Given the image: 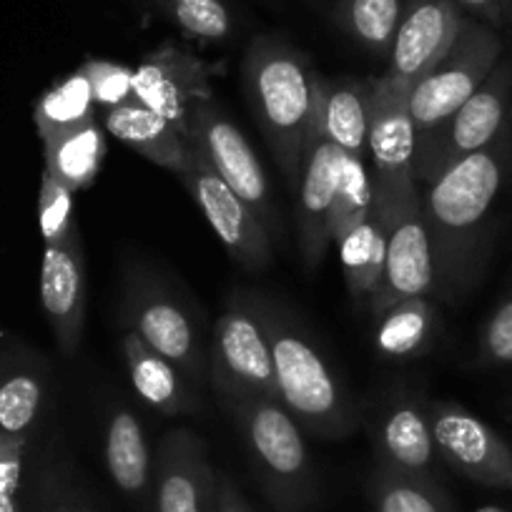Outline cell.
I'll return each mask as SVG.
<instances>
[{
    "label": "cell",
    "mask_w": 512,
    "mask_h": 512,
    "mask_svg": "<svg viewBox=\"0 0 512 512\" xmlns=\"http://www.w3.org/2000/svg\"><path fill=\"white\" fill-rule=\"evenodd\" d=\"M435 289V256H432L430 234H427L420 196H417L407 204L392 206L382 279L367 307L377 319L395 304L412 297H430Z\"/></svg>",
    "instance_id": "obj_14"
},
{
    "label": "cell",
    "mask_w": 512,
    "mask_h": 512,
    "mask_svg": "<svg viewBox=\"0 0 512 512\" xmlns=\"http://www.w3.org/2000/svg\"><path fill=\"white\" fill-rule=\"evenodd\" d=\"M344 174V154L327 134L314 108L307 144H304L302 174L297 186V241L299 256L312 274L327 256L332 236H329V216L337 201L339 184Z\"/></svg>",
    "instance_id": "obj_12"
},
{
    "label": "cell",
    "mask_w": 512,
    "mask_h": 512,
    "mask_svg": "<svg viewBox=\"0 0 512 512\" xmlns=\"http://www.w3.org/2000/svg\"><path fill=\"white\" fill-rule=\"evenodd\" d=\"M209 377L226 402L244 397L279 400L272 349L256 297H231L211 339Z\"/></svg>",
    "instance_id": "obj_6"
},
{
    "label": "cell",
    "mask_w": 512,
    "mask_h": 512,
    "mask_svg": "<svg viewBox=\"0 0 512 512\" xmlns=\"http://www.w3.org/2000/svg\"><path fill=\"white\" fill-rule=\"evenodd\" d=\"M502 58V38L477 18H465L447 56L410 91L417 134L430 131L457 111L485 83Z\"/></svg>",
    "instance_id": "obj_9"
},
{
    "label": "cell",
    "mask_w": 512,
    "mask_h": 512,
    "mask_svg": "<svg viewBox=\"0 0 512 512\" xmlns=\"http://www.w3.org/2000/svg\"><path fill=\"white\" fill-rule=\"evenodd\" d=\"M477 512H502V510H497V507H482V510H477Z\"/></svg>",
    "instance_id": "obj_41"
},
{
    "label": "cell",
    "mask_w": 512,
    "mask_h": 512,
    "mask_svg": "<svg viewBox=\"0 0 512 512\" xmlns=\"http://www.w3.org/2000/svg\"><path fill=\"white\" fill-rule=\"evenodd\" d=\"M241 81L284 181L297 191L319 73L312 71L307 56L287 38L279 33H259L244 53Z\"/></svg>",
    "instance_id": "obj_2"
},
{
    "label": "cell",
    "mask_w": 512,
    "mask_h": 512,
    "mask_svg": "<svg viewBox=\"0 0 512 512\" xmlns=\"http://www.w3.org/2000/svg\"><path fill=\"white\" fill-rule=\"evenodd\" d=\"M254 475L277 512H307L317 500L312 460L299 422L274 397L226 402Z\"/></svg>",
    "instance_id": "obj_4"
},
{
    "label": "cell",
    "mask_w": 512,
    "mask_h": 512,
    "mask_svg": "<svg viewBox=\"0 0 512 512\" xmlns=\"http://www.w3.org/2000/svg\"><path fill=\"white\" fill-rule=\"evenodd\" d=\"M179 179L184 181L194 204L206 216L209 226L236 264L256 272L272 262V234L267 226L194 149H191L189 171Z\"/></svg>",
    "instance_id": "obj_13"
},
{
    "label": "cell",
    "mask_w": 512,
    "mask_h": 512,
    "mask_svg": "<svg viewBox=\"0 0 512 512\" xmlns=\"http://www.w3.org/2000/svg\"><path fill=\"white\" fill-rule=\"evenodd\" d=\"M510 174L512 121L490 146L457 161L420 194L440 294L465 292L480 274L492 209Z\"/></svg>",
    "instance_id": "obj_1"
},
{
    "label": "cell",
    "mask_w": 512,
    "mask_h": 512,
    "mask_svg": "<svg viewBox=\"0 0 512 512\" xmlns=\"http://www.w3.org/2000/svg\"><path fill=\"white\" fill-rule=\"evenodd\" d=\"M43 405V382L33 372H13L0 382V432L8 437L26 435L38 420Z\"/></svg>",
    "instance_id": "obj_32"
},
{
    "label": "cell",
    "mask_w": 512,
    "mask_h": 512,
    "mask_svg": "<svg viewBox=\"0 0 512 512\" xmlns=\"http://www.w3.org/2000/svg\"><path fill=\"white\" fill-rule=\"evenodd\" d=\"M156 512H214L216 472L209 452L196 432H169L156 452L154 470Z\"/></svg>",
    "instance_id": "obj_17"
},
{
    "label": "cell",
    "mask_w": 512,
    "mask_h": 512,
    "mask_svg": "<svg viewBox=\"0 0 512 512\" xmlns=\"http://www.w3.org/2000/svg\"><path fill=\"white\" fill-rule=\"evenodd\" d=\"M437 329V309L427 297H412L377 317L374 352L382 359H412L432 342Z\"/></svg>",
    "instance_id": "obj_26"
},
{
    "label": "cell",
    "mask_w": 512,
    "mask_h": 512,
    "mask_svg": "<svg viewBox=\"0 0 512 512\" xmlns=\"http://www.w3.org/2000/svg\"><path fill=\"white\" fill-rule=\"evenodd\" d=\"M38 226L46 246H66L78 239L76 214H73V191L43 171L41 194H38Z\"/></svg>",
    "instance_id": "obj_33"
},
{
    "label": "cell",
    "mask_w": 512,
    "mask_h": 512,
    "mask_svg": "<svg viewBox=\"0 0 512 512\" xmlns=\"http://www.w3.org/2000/svg\"><path fill=\"white\" fill-rule=\"evenodd\" d=\"M211 68L191 48L161 43L134 71L136 101L149 106L186 139L189 118L199 103L211 101Z\"/></svg>",
    "instance_id": "obj_15"
},
{
    "label": "cell",
    "mask_w": 512,
    "mask_h": 512,
    "mask_svg": "<svg viewBox=\"0 0 512 512\" xmlns=\"http://www.w3.org/2000/svg\"><path fill=\"white\" fill-rule=\"evenodd\" d=\"M146 3L169 18L179 31L199 41H229L236 31V18L226 0H146Z\"/></svg>",
    "instance_id": "obj_30"
},
{
    "label": "cell",
    "mask_w": 512,
    "mask_h": 512,
    "mask_svg": "<svg viewBox=\"0 0 512 512\" xmlns=\"http://www.w3.org/2000/svg\"><path fill=\"white\" fill-rule=\"evenodd\" d=\"M374 447L377 465L402 475L435 480L432 467L437 460V445L427 405L417 397H397L384 407L374 427Z\"/></svg>",
    "instance_id": "obj_19"
},
{
    "label": "cell",
    "mask_w": 512,
    "mask_h": 512,
    "mask_svg": "<svg viewBox=\"0 0 512 512\" xmlns=\"http://www.w3.org/2000/svg\"><path fill=\"white\" fill-rule=\"evenodd\" d=\"M477 364L480 367H510L512 364V289L492 309L482 327Z\"/></svg>",
    "instance_id": "obj_35"
},
{
    "label": "cell",
    "mask_w": 512,
    "mask_h": 512,
    "mask_svg": "<svg viewBox=\"0 0 512 512\" xmlns=\"http://www.w3.org/2000/svg\"><path fill=\"white\" fill-rule=\"evenodd\" d=\"M317 116L324 134L352 159H367L369 111H372V78L369 81H317Z\"/></svg>",
    "instance_id": "obj_21"
},
{
    "label": "cell",
    "mask_w": 512,
    "mask_h": 512,
    "mask_svg": "<svg viewBox=\"0 0 512 512\" xmlns=\"http://www.w3.org/2000/svg\"><path fill=\"white\" fill-rule=\"evenodd\" d=\"M0 512H18L16 492H3V490H0Z\"/></svg>",
    "instance_id": "obj_39"
},
{
    "label": "cell",
    "mask_w": 512,
    "mask_h": 512,
    "mask_svg": "<svg viewBox=\"0 0 512 512\" xmlns=\"http://www.w3.org/2000/svg\"><path fill=\"white\" fill-rule=\"evenodd\" d=\"M407 0H337L334 26L377 58H390Z\"/></svg>",
    "instance_id": "obj_27"
},
{
    "label": "cell",
    "mask_w": 512,
    "mask_h": 512,
    "mask_svg": "<svg viewBox=\"0 0 512 512\" xmlns=\"http://www.w3.org/2000/svg\"><path fill=\"white\" fill-rule=\"evenodd\" d=\"M23 465V440L21 437H8L0 432V490L16 492L21 482Z\"/></svg>",
    "instance_id": "obj_36"
},
{
    "label": "cell",
    "mask_w": 512,
    "mask_h": 512,
    "mask_svg": "<svg viewBox=\"0 0 512 512\" xmlns=\"http://www.w3.org/2000/svg\"><path fill=\"white\" fill-rule=\"evenodd\" d=\"M214 512H254L241 495L239 487L234 485L229 475L216 477V510Z\"/></svg>",
    "instance_id": "obj_38"
},
{
    "label": "cell",
    "mask_w": 512,
    "mask_h": 512,
    "mask_svg": "<svg viewBox=\"0 0 512 512\" xmlns=\"http://www.w3.org/2000/svg\"><path fill=\"white\" fill-rule=\"evenodd\" d=\"M410 86L387 76L372 78L367 151L374 166V206H400L420 196L415 179L417 128Z\"/></svg>",
    "instance_id": "obj_8"
},
{
    "label": "cell",
    "mask_w": 512,
    "mask_h": 512,
    "mask_svg": "<svg viewBox=\"0 0 512 512\" xmlns=\"http://www.w3.org/2000/svg\"><path fill=\"white\" fill-rule=\"evenodd\" d=\"M43 154L46 174L76 194L96 181L106 156V136L98 121H88L43 139Z\"/></svg>",
    "instance_id": "obj_25"
},
{
    "label": "cell",
    "mask_w": 512,
    "mask_h": 512,
    "mask_svg": "<svg viewBox=\"0 0 512 512\" xmlns=\"http://www.w3.org/2000/svg\"><path fill=\"white\" fill-rule=\"evenodd\" d=\"M392 206H374L362 224L354 226L342 241H339V256H342L344 282H347L349 297L362 307L369 304L384 269V254H387V236H390Z\"/></svg>",
    "instance_id": "obj_23"
},
{
    "label": "cell",
    "mask_w": 512,
    "mask_h": 512,
    "mask_svg": "<svg viewBox=\"0 0 512 512\" xmlns=\"http://www.w3.org/2000/svg\"><path fill=\"white\" fill-rule=\"evenodd\" d=\"M186 141L224 179V184L262 219L269 234H279L282 224H279L277 206H274L262 161L244 131L221 111L216 98L194 108Z\"/></svg>",
    "instance_id": "obj_10"
},
{
    "label": "cell",
    "mask_w": 512,
    "mask_h": 512,
    "mask_svg": "<svg viewBox=\"0 0 512 512\" xmlns=\"http://www.w3.org/2000/svg\"><path fill=\"white\" fill-rule=\"evenodd\" d=\"M103 455H106L108 475L118 490L136 500L146 497L154 480L151 450L139 417L126 407H118L108 417Z\"/></svg>",
    "instance_id": "obj_24"
},
{
    "label": "cell",
    "mask_w": 512,
    "mask_h": 512,
    "mask_svg": "<svg viewBox=\"0 0 512 512\" xmlns=\"http://www.w3.org/2000/svg\"><path fill=\"white\" fill-rule=\"evenodd\" d=\"M33 121H36L41 141L68 131V128L96 121V103H93L91 83H88L86 73L78 68L76 73L48 88L33 108Z\"/></svg>",
    "instance_id": "obj_28"
},
{
    "label": "cell",
    "mask_w": 512,
    "mask_h": 512,
    "mask_svg": "<svg viewBox=\"0 0 512 512\" xmlns=\"http://www.w3.org/2000/svg\"><path fill=\"white\" fill-rule=\"evenodd\" d=\"M460 8H467L472 16H477V21L487 23L490 28L500 31L507 28L505 8H502V0H455Z\"/></svg>",
    "instance_id": "obj_37"
},
{
    "label": "cell",
    "mask_w": 512,
    "mask_h": 512,
    "mask_svg": "<svg viewBox=\"0 0 512 512\" xmlns=\"http://www.w3.org/2000/svg\"><path fill=\"white\" fill-rule=\"evenodd\" d=\"M465 23L455 0H407L384 76L417 86L452 48Z\"/></svg>",
    "instance_id": "obj_16"
},
{
    "label": "cell",
    "mask_w": 512,
    "mask_h": 512,
    "mask_svg": "<svg viewBox=\"0 0 512 512\" xmlns=\"http://www.w3.org/2000/svg\"><path fill=\"white\" fill-rule=\"evenodd\" d=\"M123 322L154 352L169 359L189 382L201 384L209 374L201 332L189 309L156 277L131 269L123 287Z\"/></svg>",
    "instance_id": "obj_7"
},
{
    "label": "cell",
    "mask_w": 512,
    "mask_h": 512,
    "mask_svg": "<svg viewBox=\"0 0 512 512\" xmlns=\"http://www.w3.org/2000/svg\"><path fill=\"white\" fill-rule=\"evenodd\" d=\"M279 402L289 415L322 440H342L354 430V410L342 382L317 344L277 307L259 299Z\"/></svg>",
    "instance_id": "obj_3"
},
{
    "label": "cell",
    "mask_w": 512,
    "mask_h": 512,
    "mask_svg": "<svg viewBox=\"0 0 512 512\" xmlns=\"http://www.w3.org/2000/svg\"><path fill=\"white\" fill-rule=\"evenodd\" d=\"M41 302L58 349L73 357L81 347L86 324V269L81 241L46 246L41 264Z\"/></svg>",
    "instance_id": "obj_18"
},
{
    "label": "cell",
    "mask_w": 512,
    "mask_h": 512,
    "mask_svg": "<svg viewBox=\"0 0 512 512\" xmlns=\"http://www.w3.org/2000/svg\"><path fill=\"white\" fill-rule=\"evenodd\" d=\"M437 455L467 480L512 492V447L485 420L457 402H430Z\"/></svg>",
    "instance_id": "obj_11"
},
{
    "label": "cell",
    "mask_w": 512,
    "mask_h": 512,
    "mask_svg": "<svg viewBox=\"0 0 512 512\" xmlns=\"http://www.w3.org/2000/svg\"><path fill=\"white\" fill-rule=\"evenodd\" d=\"M86 73L88 83H91L93 103L106 111L123 106L128 101H136L134 93V68L123 66V63L101 61V58H91L81 66Z\"/></svg>",
    "instance_id": "obj_34"
},
{
    "label": "cell",
    "mask_w": 512,
    "mask_h": 512,
    "mask_svg": "<svg viewBox=\"0 0 512 512\" xmlns=\"http://www.w3.org/2000/svg\"><path fill=\"white\" fill-rule=\"evenodd\" d=\"M510 405H512V402H510ZM507 420H510V422H512V410H510V417H507Z\"/></svg>",
    "instance_id": "obj_43"
},
{
    "label": "cell",
    "mask_w": 512,
    "mask_h": 512,
    "mask_svg": "<svg viewBox=\"0 0 512 512\" xmlns=\"http://www.w3.org/2000/svg\"><path fill=\"white\" fill-rule=\"evenodd\" d=\"M106 131L121 144L134 149L151 164L184 176L191 166L189 141L176 131L174 123L166 121L141 101H128L123 106L106 111Z\"/></svg>",
    "instance_id": "obj_20"
},
{
    "label": "cell",
    "mask_w": 512,
    "mask_h": 512,
    "mask_svg": "<svg viewBox=\"0 0 512 512\" xmlns=\"http://www.w3.org/2000/svg\"><path fill=\"white\" fill-rule=\"evenodd\" d=\"M374 209V181L369 176L364 159H352L344 154V174L339 184L337 201L329 216V236L342 241L357 224H362Z\"/></svg>",
    "instance_id": "obj_31"
},
{
    "label": "cell",
    "mask_w": 512,
    "mask_h": 512,
    "mask_svg": "<svg viewBox=\"0 0 512 512\" xmlns=\"http://www.w3.org/2000/svg\"><path fill=\"white\" fill-rule=\"evenodd\" d=\"M123 357L131 384L146 405L169 417L199 410V400L189 390V379L136 332H126L123 337Z\"/></svg>",
    "instance_id": "obj_22"
},
{
    "label": "cell",
    "mask_w": 512,
    "mask_h": 512,
    "mask_svg": "<svg viewBox=\"0 0 512 512\" xmlns=\"http://www.w3.org/2000/svg\"><path fill=\"white\" fill-rule=\"evenodd\" d=\"M68 512H88V510H68Z\"/></svg>",
    "instance_id": "obj_42"
},
{
    "label": "cell",
    "mask_w": 512,
    "mask_h": 512,
    "mask_svg": "<svg viewBox=\"0 0 512 512\" xmlns=\"http://www.w3.org/2000/svg\"><path fill=\"white\" fill-rule=\"evenodd\" d=\"M502 8H505L507 28H510V31H512V0H502Z\"/></svg>",
    "instance_id": "obj_40"
},
{
    "label": "cell",
    "mask_w": 512,
    "mask_h": 512,
    "mask_svg": "<svg viewBox=\"0 0 512 512\" xmlns=\"http://www.w3.org/2000/svg\"><path fill=\"white\" fill-rule=\"evenodd\" d=\"M369 500L374 512H452L437 480L402 475L382 465L369 480Z\"/></svg>",
    "instance_id": "obj_29"
},
{
    "label": "cell",
    "mask_w": 512,
    "mask_h": 512,
    "mask_svg": "<svg viewBox=\"0 0 512 512\" xmlns=\"http://www.w3.org/2000/svg\"><path fill=\"white\" fill-rule=\"evenodd\" d=\"M512 121V61L500 58L480 88L452 116L417 134L415 179L432 184L465 156L490 146Z\"/></svg>",
    "instance_id": "obj_5"
}]
</instances>
